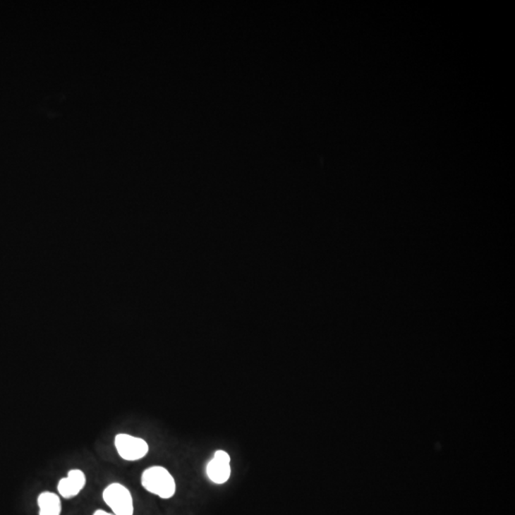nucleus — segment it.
Wrapping results in <instances>:
<instances>
[{
	"instance_id": "obj_4",
	"label": "nucleus",
	"mask_w": 515,
	"mask_h": 515,
	"mask_svg": "<svg viewBox=\"0 0 515 515\" xmlns=\"http://www.w3.org/2000/svg\"><path fill=\"white\" fill-rule=\"evenodd\" d=\"M206 473L213 483L217 485L226 483L231 475L229 454L222 449L217 451L213 459L207 464Z\"/></svg>"
},
{
	"instance_id": "obj_5",
	"label": "nucleus",
	"mask_w": 515,
	"mask_h": 515,
	"mask_svg": "<svg viewBox=\"0 0 515 515\" xmlns=\"http://www.w3.org/2000/svg\"><path fill=\"white\" fill-rule=\"evenodd\" d=\"M86 484L85 474L80 470H73L68 473L66 478H62L58 485L59 495L70 499L75 497L83 490Z\"/></svg>"
},
{
	"instance_id": "obj_1",
	"label": "nucleus",
	"mask_w": 515,
	"mask_h": 515,
	"mask_svg": "<svg viewBox=\"0 0 515 515\" xmlns=\"http://www.w3.org/2000/svg\"><path fill=\"white\" fill-rule=\"evenodd\" d=\"M142 485L147 492L162 499H169L176 492L174 477L164 467L154 466L143 471Z\"/></svg>"
},
{
	"instance_id": "obj_7",
	"label": "nucleus",
	"mask_w": 515,
	"mask_h": 515,
	"mask_svg": "<svg viewBox=\"0 0 515 515\" xmlns=\"http://www.w3.org/2000/svg\"><path fill=\"white\" fill-rule=\"evenodd\" d=\"M93 515H115V514H109V512L102 511V509H97V511L94 512Z\"/></svg>"
},
{
	"instance_id": "obj_6",
	"label": "nucleus",
	"mask_w": 515,
	"mask_h": 515,
	"mask_svg": "<svg viewBox=\"0 0 515 515\" xmlns=\"http://www.w3.org/2000/svg\"><path fill=\"white\" fill-rule=\"evenodd\" d=\"M40 515H61V498L56 493L45 492L37 498Z\"/></svg>"
},
{
	"instance_id": "obj_2",
	"label": "nucleus",
	"mask_w": 515,
	"mask_h": 515,
	"mask_svg": "<svg viewBox=\"0 0 515 515\" xmlns=\"http://www.w3.org/2000/svg\"><path fill=\"white\" fill-rule=\"evenodd\" d=\"M102 498L115 515H133L134 503L131 492L123 485L113 483L103 490Z\"/></svg>"
},
{
	"instance_id": "obj_3",
	"label": "nucleus",
	"mask_w": 515,
	"mask_h": 515,
	"mask_svg": "<svg viewBox=\"0 0 515 515\" xmlns=\"http://www.w3.org/2000/svg\"><path fill=\"white\" fill-rule=\"evenodd\" d=\"M115 446L121 457L127 461L142 459L149 452L148 444L143 439L126 433L116 436Z\"/></svg>"
}]
</instances>
